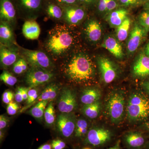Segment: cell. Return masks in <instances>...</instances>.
Instances as JSON below:
<instances>
[{
    "label": "cell",
    "mask_w": 149,
    "mask_h": 149,
    "mask_svg": "<svg viewBox=\"0 0 149 149\" xmlns=\"http://www.w3.org/2000/svg\"><path fill=\"white\" fill-rule=\"evenodd\" d=\"M109 0H98L97 8L100 13H106L107 6Z\"/></svg>",
    "instance_id": "obj_41"
},
{
    "label": "cell",
    "mask_w": 149,
    "mask_h": 149,
    "mask_svg": "<svg viewBox=\"0 0 149 149\" xmlns=\"http://www.w3.org/2000/svg\"><path fill=\"white\" fill-rule=\"evenodd\" d=\"M27 61L24 58H20L13 65V71L16 74H21L27 70Z\"/></svg>",
    "instance_id": "obj_31"
},
{
    "label": "cell",
    "mask_w": 149,
    "mask_h": 149,
    "mask_svg": "<svg viewBox=\"0 0 149 149\" xmlns=\"http://www.w3.org/2000/svg\"><path fill=\"white\" fill-rule=\"evenodd\" d=\"M54 74L49 70L36 66H32L27 72L25 81L29 87L35 88L50 82Z\"/></svg>",
    "instance_id": "obj_6"
},
{
    "label": "cell",
    "mask_w": 149,
    "mask_h": 149,
    "mask_svg": "<svg viewBox=\"0 0 149 149\" xmlns=\"http://www.w3.org/2000/svg\"><path fill=\"white\" fill-rule=\"evenodd\" d=\"M48 102L45 101L38 102L29 111V114L37 120H42Z\"/></svg>",
    "instance_id": "obj_27"
},
{
    "label": "cell",
    "mask_w": 149,
    "mask_h": 149,
    "mask_svg": "<svg viewBox=\"0 0 149 149\" xmlns=\"http://www.w3.org/2000/svg\"><path fill=\"white\" fill-rule=\"evenodd\" d=\"M101 108V103L99 101L90 104L84 105L81 111L86 117L91 119H95L98 116Z\"/></svg>",
    "instance_id": "obj_26"
},
{
    "label": "cell",
    "mask_w": 149,
    "mask_h": 149,
    "mask_svg": "<svg viewBox=\"0 0 149 149\" xmlns=\"http://www.w3.org/2000/svg\"><path fill=\"white\" fill-rule=\"evenodd\" d=\"M97 62L104 83L109 84L114 81L118 74L117 67L114 63L103 56L99 57Z\"/></svg>",
    "instance_id": "obj_7"
},
{
    "label": "cell",
    "mask_w": 149,
    "mask_h": 149,
    "mask_svg": "<svg viewBox=\"0 0 149 149\" xmlns=\"http://www.w3.org/2000/svg\"><path fill=\"white\" fill-rule=\"evenodd\" d=\"M19 109V107L17 104L15 102L12 101L8 104L7 112L9 115H14L17 113Z\"/></svg>",
    "instance_id": "obj_35"
},
{
    "label": "cell",
    "mask_w": 149,
    "mask_h": 149,
    "mask_svg": "<svg viewBox=\"0 0 149 149\" xmlns=\"http://www.w3.org/2000/svg\"><path fill=\"white\" fill-rule=\"evenodd\" d=\"M53 149H63L66 147V144L63 141L60 140H54L52 142Z\"/></svg>",
    "instance_id": "obj_38"
},
{
    "label": "cell",
    "mask_w": 149,
    "mask_h": 149,
    "mask_svg": "<svg viewBox=\"0 0 149 149\" xmlns=\"http://www.w3.org/2000/svg\"><path fill=\"white\" fill-rule=\"evenodd\" d=\"M84 32L88 41L92 42H96L101 37V25L96 19H90L85 24Z\"/></svg>",
    "instance_id": "obj_17"
},
{
    "label": "cell",
    "mask_w": 149,
    "mask_h": 149,
    "mask_svg": "<svg viewBox=\"0 0 149 149\" xmlns=\"http://www.w3.org/2000/svg\"><path fill=\"white\" fill-rule=\"evenodd\" d=\"M107 149H120V141H118L116 143L113 147H111V148Z\"/></svg>",
    "instance_id": "obj_47"
},
{
    "label": "cell",
    "mask_w": 149,
    "mask_h": 149,
    "mask_svg": "<svg viewBox=\"0 0 149 149\" xmlns=\"http://www.w3.org/2000/svg\"><path fill=\"white\" fill-rule=\"evenodd\" d=\"M102 46L116 58L121 59L124 56L122 46L114 37L111 36L106 37Z\"/></svg>",
    "instance_id": "obj_20"
},
{
    "label": "cell",
    "mask_w": 149,
    "mask_h": 149,
    "mask_svg": "<svg viewBox=\"0 0 149 149\" xmlns=\"http://www.w3.org/2000/svg\"><path fill=\"white\" fill-rule=\"evenodd\" d=\"M44 117L48 126H52L56 120L55 111L52 102L50 103L46 108Z\"/></svg>",
    "instance_id": "obj_30"
},
{
    "label": "cell",
    "mask_w": 149,
    "mask_h": 149,
    "mask_svg": "<svg viewBox=\"0 0 149 149\" xmlns=\"http://www.w3.org/2000/svg\"><path fill=\"white\" fill-rule=\"evenodd\" d=\"M0 79L6 85L10 86H13L17 82V79L6 70H4L0 75Z\"/></svg>",
    "instance_id": "obj_33"
},
{
    "label": "cell",
    "mask_w": 149,
    "mask_h": 149,
    "mask_svg": "<svg viewBox=\"0 0 149 149\" xmlns=\"http://www.w3.org/2000/svg\"><path fill=\"white\" fill-rule=\"evenodd\" d=\"M62 71L68 80L76 84L88 83L94 79L95 74L92 59L83 53L75 54L65 61Z\"/></svg>",
    "instance_id": "obj_1"
},
{
    "label": "cell",
    "mask_w": 149,
    "mask_h": 149,
    "mask_svg": "<svg viewBox=\"0 0 149 149\" xmlns=\"http://www.w3.org/2000/svg\"><path fill=\"white\" fill-rule=\"evenodd\" d=\"M44 8L47 15L54 19H59L63 18V10L61 6L58 3L48 1L46 0Z\"/></svg>",
    "instance_id": "obj_24"
},
{
    "label": "cell",
    "mask_w": 149,
    "mask_h": 149,
    "mask_svg": "<svg viewBox=\"0 0 149 149\" xmlns=\"http://www.w3.org/2000/svg\"><path fill=\"white\" fill-rule=\"evenodd\" d=\"M9 119L4 115H1L0 116V129L6 128L8 125Z\"/></svg>",
    "instance_id": "obj_43"
},
{
    "label": "cell",
    "mask_w": 149,
    "mask_h": 149,
    "mask_svg": "<svg viewBox=\"0 0 149 149\" xmlns=\"http://www.w3.org/2000/svg\"><path fill=\"white\" fill-rule=\"evenodd\" d=\"M83 149H91L90 148H83Z\"/></svg>",
    "instance_id": "obj_53"
},
{
    "label": "cell",
    "mask_w": 149,
    "mask_h": 149,
    "mask_svg": "<svg viewBox=\"0 0 149 149\" xmlns=\"http://www.w3.org/2000/svg\"><path fill=\"white\" fill-rule=\"evenodd\" d=\"M77 107L76 95L68 88L63 90L59 99L58 108L61 113H72Z\"/></svg>",
    "instance_id": "obj_12"
},
{
    "label": "cell",
    "mask_w": 149,
    "mask_h": 149,
    "mask_svg": "<svg viewBox=\"0 0 149 149\" xmlns=\"http://www.w3.org/2000/svg\"><path fill=\"white\" fill-rule=\"evenodd\" d=\"M22 34L28 40H37L41 32L40 25L34 19H29L24 22L22 26Z\"/></svg>",
    "instance_id": "obj_21"
},
{
    "label": "cell",
    "mask_w": 149,
    "mask_h": 149,
    "mask_svg": "<svg viewBox=\"0 0 149 149\" xmlns=\"http://www.w3.org/2000/svg\"><path fill=\"white\" fill-rule=\"evenodd\" d=\"M15 95L13 92L10 91H6L4 92L2 97L3 102L5 104H8L14 98Z\"/></svg>",
    "instance_id": "obj_36"
},
{
    "label": "cell",
    "mask_w": 149,
    "mask_h": 149,
    "mask_svg": "<svg viewBox=\"0 0 149 149\" xmlns=\"http://www.w3.org/2000/svg\"><path fill=\"white\" fill-rule=\"evenodd\" d=\"M19 54V49L14 45L8 46L1 45V66L6 68L14 64L18 60Z\"/></svg>",
    "instance_id": "obj_14"
},
{
    "label": "cell",
    "mask_w": 149,
    "mask_h": 149,
    "mask_svg": "<svg viewBox=\"0 0 149 149\" xmlns=\"http://www.w3.org/2000/svg\"><path fill=\"white\" fill-rule=\"evenodd\" d=\"M88 122L83 118L77 119L76 121L74 134L77 138H82L87 136L88 132Z\"/></svg>",
    "instance_id": "obj_29"
},
{
    "label": "cell",
    "mask_w": 149,
    "mask_h": 149,
    "mask_svg": "<svg viewBox=\"0 0 149 149\" xmlns=\"http://www.w3.org/2000/svg\"><path fill=\"white\" fill-rule=\"evenodd\" d=\"M131 24V20L129 17H127L123 22L116 29V36L118 41L123 42L125 41L128 35Z\"/></svg>",
    "instance_id": "obj_28"
},
{
    "label": "cell",
    "mask_w": 149,
    "mask_h": 149,
    "mask_svg": "<svg viewBox=\"0 0 149 149\" xmlns=\"http://www.w3.org/2000/svg\"><path fill=\"white\" fill-rule=\"evenodd\" d=\"M132 72L133 75L138 78H143L149 76V57L142 53L134 63Z\"/></svg>",
    "instance_id": "obj_16"
},
{
    "label": "cell",
    "mask_w": 149,
    "mask_h": 149,
    "mask_svg": "<svg viewBox=\"0 0 149 149\" xmlns=\"http://www.w3.org/2000/svg\"><path fill=\"white\" fill-rule=\"evenodd\" d=\"M120 4L125 6H134L141 3V0H119Z\"/></svg>",
    "instance_id": "obj_37"
},
{
    "label": "cell",
    "mask_w": 149,
    "mask_h": 149,
    "mask_svg": "<svg viewBox=\"0 0 149 149\" xmlns=\"http://www.w3.org/2000/svg\"><path fill=\"white\" fill-rule=\"evenodd\" d=\"M59 86L55 83H52L47 86L38 97L36 102L53 100L57 96Z\"/></svg>",
    "instance_id": "obj_25"
},
{
    "label": "cell",
    "mask_w": 149,
    "mask_h": 149,
    "mask_svg": "<svg viewBox=\"0 0 149 149\" xmlns=\"http://www.w3.org/2000/svg\"><path fill=\"white\" fill-rule=\"evenodd\" d=\"M93 1L94 2H95L97 0H93Z\"/></svg>",
    "instance_id": "obj_55"
},
{
    "label": "cell",
    "mask_w": 149,
    "mask_h": 149,
    "mask_svg": "<svg viewBox=\"0 0 149 149\" xmlns=\"http://www.w3.org/2000/svg\"><path fill=\"white\" fill-rule=\"evenodd\" d=\"M128 11L121 8L113 11L108 16L107 20L112 27H117L128 17Z\"/></svg>",
    "instance_id": "obj_23"
},
{
    "label": "cell",
    "mask_w": 149,
    "mask_h": 149,
    "mask_svg": "<svg viewBox=\"0 0 149 149\" xmlns=\"http://www.w3.org/2000/svg\"><path fill=\"white\" fill-rule=\"evenodd\" d=\"M147 33L139 23L136 24L130 32L127 42V50L130 54L136 52L140 47Z\"/></svg>",
    "instance_id": "obj_13"
},
{
    "label": "cell",
    "mask_w": 149,
    "mask_h": 149,
    "mask_svg": "<svg viewBox=\"0 0 149 149\" xmlns=\"http://www.w3.org/2000/svg\"><path fill=\"white\" fill-rule=\"evenodd\" d=\"M141 1H149V0H141Z\"/></svg>",
    "instance_id": "obj_54"
},
{
    "label": "cell",
    "mask_w": 149,
    "mask_h": 149,
    "mask_svg": "<svg viewBox=\"0 0 149 149\" xmlns=\"http://www.w3.org/2000/svg\"><path fill=\"white\" fill-rule=\"evenodd\" d=\"M124 141L129 148L139 149L144 147L147 140L143 134L138 131H130L125 134Z\"/></svg>",
    "instance_id": "obj_19"
},
{
    "label": "cell",
    "mask_w": 149,
    "mask_h": 149,
    "mask_svg": "<svg viewBox=\"0 0 149 149\" xmlns=\"http://www.w3.org/2000/svg\"><path fill=\"white\" fill-rule=\"evenodd\" d=\"M145 53L149 57V42L146 46Z\"/></svg>",
    "instance_id": "obj_48"
},
{
    "label": "cell",
    "mask_w": 149,
    "mask_h": 149,
    "mask_svg": "<svg viewBox=\"0 0 149 149\" xmlns=\"http://www.w3.org/2000/svg\"><path fill=\"white\" fill-rule=\"evenodd\" d=\"M143 86L144 89L149 95V80L144 82Z\"/></svg>",
    "instance_id": "obj_45"
},
{
    "label": "cell",
    "mask_w": 149,
    "mask_h": 149,
    "mask_svg": "<svg viewBox=\"0 0 149 149\" xmlns=\"http://www.w3.org/2000/svg\"><path fill=\"white\" fill-rule=\"evenodd\" d=\"M126 106L127 118L130 122L143 121L149 117V98L143 93H132Z\"/></svg>",
    "instance_id": "obj_3"
},
{
    "label": "cell",
    "mask_w": 149,
    "mask_h": 149,
    "mask_svg": "<svg viewBox=\"0 0 149 149\" xmlns=\"http://www.w3.org/2000/svg\"><path fill=\"white\" fill-rule=\"evenodd\" d=\"M52 146L50 144H46L42 145L38 149H52Z\"/></svg>",
    "instance_id": "obj_46"
},
{
    "label": "cell",
    "mask_w": 149,
    "mask_h": 149,
    "mask_svg": "<svg viewBox=\"0 0 149 149\" xmlns=\"http://www.w3.org/2000/svg\"><path fill=\"white\" fill-rule=\"evenodd\" d=\"M125 94L120 91H113L107 98L106 109L111 121L118 124L123 119L125 113Z\"/></svg>",
    "instance_id": "obj_4"
},
{
    "label": "cell",
    "mask_w": 149,
    "mask_h": 149,
    "mask_svg": "<svg viewBox=\"0 0 149 149\" xmlns=\"http://www.w3.org/2000/svg\"><path fill=\"white\" fill-rule=\"evenodd\" d=\"M17 9L28 16H35L44 9L46 0H13Z\"/></svg>",
    "instance_id": "obj_9"
},
{
    "label": "cell",
    "mask_w": 149,
    "mask_h": 149,
    "mask_svg": "<svg viewBox=\"0 0 149 149\" xmlns=\"http://www.w3.org/2000/svg\"><path fill=\"white\" fill-rule=\"evenodd\" d=\"M139 23L148 34L149 32V10H145L139 15Z\"/></svg>",
    "instance_id": "obj_32"
},
{
    "label": "cell",
    "mask_w": 149,
    "mask_h": 149,
    "mask_svg": "<svg viewBox=\"0 0 149 149\" xmlns=\"http://www.w3.org/2000/svg\"><path fill=\"white\" fill-rule=\"evenodd\" d=\"M17 10L13 0H0L1 21L6 22L12 25L16 20Z\"/></svg>",
    "instance_id": "obj_15"
},
{
    "label": "cell",
    "mask_w": 149,
    "mask_h": 149,
    "mask_svg": "<svg viewBox=\"0 0 149 149\" xmlns=\"http://www.w3.org/2000/svg\"><path fill=\"white\" fill-rule=\"evenodd\" d=\"M3 133L1 131H1H0V139H1V140L3 139Z\"/></svg>",
    "instance_id": "obj_52"
},
{
    "label": "cell",
    "mask_w": 149,
    "mask_h": 149,
    "mask_svg": "<svg viewBox=\"0 0 149 149\" xmlns=\"http://www.w3.org/2000/svg\"><path fill=\"white\" fill-rule=\"evenodd\" d=\"M75 39L72 31L65 24H57L48 32L45 48L54 59L62 58L73 47Z\"/></svg>",
    "instance_id": "obj_2"
},
{
    "label": "cell",
    "mask_w": 149,
    "mask_h": 149,
    "mask_svg": "<svg viewBox=\"0 0 149 149\" xmlns=\"http://www.w3.org/2000/svg\"><path fill=\"white\" fill-rule=\"evenodd\" d=\"M117 0H109L107 5L106 13H111L117 8Z\"/></svg>",
    "instance_id": "obj_40"
},
{
    "label": "cell",
    "mask_w": 149,
    "mask_h": 149,
    "mask_svg": "<svg viewBox=\"0 0 149 149\" xmlns=\"http://www.w3.org/2000/svg\"><path fill=\"white\" fill-rule=\"evenodd\" d=\"M78 2L85 5H90L94 3L93 0H78Z\"/></svg>",
    "instance_id": "obj_44"
},
{
    "label": "cell",
    "mask_w": 149,
    "mask_h": 149,
    "mask_svg": "<svg viewBox=\"0 0 149 149\" xmlns=\"http://www.w3.org/2000/svg\"><path fill=\"white\" fill-rule=\"evenodd\" d=\"M23 88L18 87L17 89L15 95V99L17 102L21 103L24 101L23 97Z\"/></svg>",
    "instance_id": "obj_39"
},
{
    "label": "cell",
    "mask_w": 149,
    "mask_h": 149,
    "mask_svg": "<svg viewBox=\"0 0 149 149\" xmlns=\"http://www.w3.org/2000/svg\"><path fill=\"white\" fill-rule=\"evenodd\" d=\"M101 97V91L100 89L90 87L85 88L82 92L80 95V101L84 105L90 104L100 101Z\"/></svg>",
    "instance_id": "obj_22"
},
{
    "label": "cell",
    "mask_w": 149,
    "mask_h": 149,
    "mask_svg": "<svg viewBox=\"0 0 149 149\" xmlns=\"http://www.w3.org/2000/svg\"><path fill=\"white\" fill-rule=\"evenodd\" d=\"M87 143L93 146H102L110 141L111 132L103 127H95L88 130L87 135Z\"/></svg>",
    "instance_id": "obj_10"
},
{
    "label": "cell",
    "mask_w": 149,
    "mask_h": 149,
    "mask_svg": "<svg viewBox=\"0 0 149 149\" xmlns=\"http://www.w3.org/2000/svg\"><path fill=\"white\" fill-rule=\"evenodd\" d=\"M20 50L23 58L32 66L38 67L49 71L53 67L49 57L42 51L31 50L21 47Z\"/></svg>",
    "instance_id": "obj_5"
},
{
    "label": "cell",
    "mask_w": 149,
    "mask_h": 149,
    "mask_svg": "<svg viewBox=\"0 0 149 149\" xmlns=\"http://www.w3.org/2000/svg\"><path fill=\"white\" fill-rule=\"evenodd\" d=\"M77 120L72 113H61L56 121L57 129L60 134L65 138H69L74 132Z\"/></svg>",
    "instance_id": "obj_8"
},
{
    "label": "cell",
    "mask_w": 149,
    "mask_h": 149,
    "mask_svg": "<svg viewBox=\"0 0 149 149\" xmlns=\"http://www.w3.org/2000/svg\"><path fill=\"white\" fill-rule=\"evenodd\" d=\"M144 7H145V10H149V1H146L144 5Z\"/></svg>",
    "instance_id": "obj_50"
},
{
    "label": "cell",
    "mask_w": 149,
    "mask_h": 149,
    "mask_svg": "<svg viewBox=\"0 0 149 149\" xmlns=\"http://www.w3.org/2000/svg\"><path fill=\"white\" fill-rule=\"evenodd\" d=\"M145 128L147 130H149V121L147 122L145 124Z\"/></svg>",
    "instance_id": "obj_51"
},
{
    "label": "cell",
    "mask_w": 149,
    "mask_h": 149,
    "mask_svg": "<svg viewBox=\"0 0 149 149\" xmlns=\"http://www.w3.org/2000/svg\"><path fill=\"white\" fill-rule=\"evenodd\" d=\"M39 97L38 91L35 88H30L28 93V98L27 100V104L28 105H32Z\"/></svg>",
    "instance_id": "obj_34"
},
{
    "label": "cell",
    "mask_w": 149,
    "mask_h": 149,
    "mask_svg": "<svg viewBox=\"0 0 149 149\" xmlns=\"http://www.w3.org/2000/svg\"><path fill=\"white\" fill-rule=\"evenodd\" d=\"M61 6L63 10V18L70 25L79 24L86 16V10L83 7L77 5Z\"/></svg>",
    "instance_id": "obj_11"
},
{
    "label": "cell",
    "mask_w": 149,
    "mask_h": 149,
    "mask_svg": "<svg viewBox=\"0 0 149 149\" xmlns=\"http://www.w3.org/2000/svg\"><path fill=\"white\" fill-rule=\"evenodd\" d=\"M12 25L6 22L1 21L0 42L1 45L5 46L15 45V38Z\"/></svg>",
    "instance_id": "obj_18"
},
{
    "label": "cell",
    "mask_w": 149,
    "mask_h": 149,
    "mask_svg": "<svg viewBox=\"0 0 149 149\" xmlns=\"http://www.w3.org/2000/svg\"><path fill=\"white\" fill-rule=\"evenodd\" d=\"M145 149H149V136L148 140H147L146 143L144 146Z\"/></svg>",
    "instance_id": "obj_49"
},
{
    "label": "cell",
    "mask_w": 149,
    "mask_h": 149,
    "mask_svg": "<svg viewBox=\"0 0 149 149\" xmlns=\"http://www.w3.org/2000/svg\"><path fill=\"white\" fill-rule=\"evenodd\" d=\"M55 1L61 6L74 5H77L79 3L78 0H54Z\"/></svg>",
    "instance_id": "obj_42"
}]
</instances>
